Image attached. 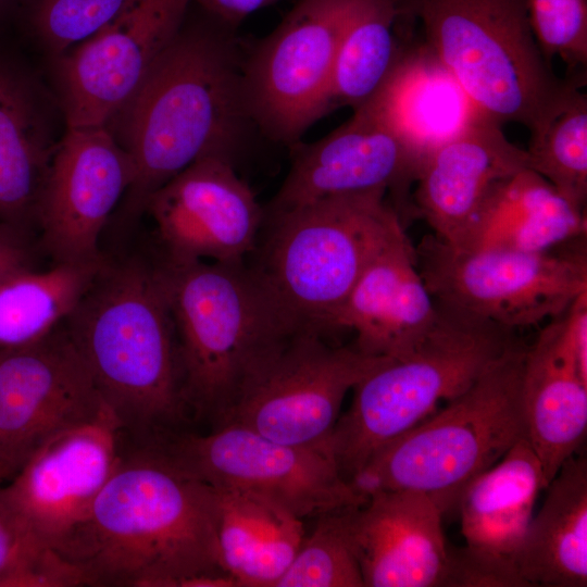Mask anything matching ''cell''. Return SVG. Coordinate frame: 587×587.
<instances>
[{
  "label": "cell",
  "mask_w": 587,
  "mask_h": 587,
  "mask_svg": "<svg viewBox=\"0 0 587 587\" xmlns=\"http://www.w3.org/2000/svg\"><path fill=\"white\" fill-rule=\"evenodd\" d=\"M536 41L550 62L560 58L575 74L587 65V0H526Z\"/></svg>",
  "instance_id": "e575fe53"
},
{
  "label": "cell",
  "mask_w": 587,
  "mask_h": 587,
  "mask_svg": "<svg viewBox=\"0 0 587 587\" xmlns=\"http://www.w3.org/2000/svg\"><path fill=\"white\" fill-rule=\"evenodd\" d=\"M200 11V10H199ZM105 125L129 154L134 179L124 214L145 212L149 197L196 161L220 157L236 165L258 132L243 95L247 43L200 11Z\"/></svg>",
  "instance_id": "6da1fadb"
},
{
  "label": "cell",
  "mask_w": 587,
  "mask_h": 587,
  "mask_svg": "<svg viewBox=\"0 0 587 587\" xmlns=\"http://www.w3.org/2000/svg\"><path fill=\"white\" fill-rule=\"evenodd\" d=\"M586 230L585 210L572 205L540 175L524 168L491 191L452 247L542 252L586 236Z\"/></svg>",
  "instance_id": "cb8c5ba5"
},
{
  "label": "cell",
  "mask_w": 587,
  "mask_h": 587,
  "mask_svg": "<svg viewBox=\"0 0 587 587\" xmlns=\"http://www.w3.org/2000/svg\"><path fill=\"white\" fill-rule=\"evenodd\" d=\"M415 254L435 301L514 330L563 314L587 294L585 236L542 252L463 250L427 236Z\"/></svg>",
  "instance_id": "9c48e42d"
},
{
  "label": "cell",
  "mask_w": 587,
  "mask_h": 587,
  "mask_svg": "<svg viewBox=\"0 0 587 587\" xmlns=\"http://www.w3.org/2000/svg\"><path fill=\"white\" fill-rule=\"evenodd\" d=\"M105 261L57 263L45 272L27 268L1 283L0 348L33 344L62 324Z\"/></svg>",
  "instance_id": "f546056e"
},
{
  "label": "cell",
  "mask_w": 587,
  "mask_h": 587,
  "mask_svg": "<svg viewBox=\"0 0 587 587\" xmlns=\"http://www.w3.org/2000/svg\"><path fill=\"white\" fill-rule=\"evenodd\" d=\"M11 477V473L8 467L0 461V482L4 478Z\"/></svg>",
  "instance_id": "74e56055"
},
{
  "label": "cell",
  "mask_w": 587,
  "mask_h": 587,
  "mask_svg": "<svg viewBox=\"0 0 587 587\" xmlns=\"http://www.w3.org/2000/svg\"><path fill=\"white\" fill-rule=\"evenodd\" d=\"M353 0H298L265 37L247 43L243 95L261 136L288 148L328 114V91Z\"/></svg>",
  "instance_id": "8fae6325"
},
{
  "label": "cell",
  "mask_w": 587,
  "mask_h": 587,
  "mask_svg": "<svg viewBox=\"0 0 587 587\" xmlns=\"http://www.w3.org/2000/svg\"><path fill=\"white\" fill-rule=\"evenodd\" d=\"M290 167L264 213L320 199L384 192L403 224L415 217L411 187L425 159L376 107L367 103L323 138L289 147Z\"/></svg>",
  "instance_id": "4fadbf2b"
},
{
  "label": "cell",
  "mask_w": 587,
  "mask_h": 587,
  "mask_svg": "<svg viewBox=\"0 0 587 587\" xmlns=\"http://www.w3.org/2000/svg\"><path fill=\"white\" fill-rule=\"evenodd\" d=\"M64 325L125 440L183 430L178 341L157 263L107 259Z\"/></svg>",
  "instance_id": "3957f363"
},
{
  "label": "cell",
  "mask_w": 587,
  "mask_h": 587,
  "mask_svg": "<svg viewBox=\"0 0 587 587\" xmlns=\"http://www.w3.org/2000/svg\"><path fill=\"white\" fill-rule=\"evenodd\" d=\"M473 104L502 125L538 134L583 75L559 78L529 24L526 0H395Z\"/></svg>",
  "instance_id": "5b68a950"
},
{
  "label": "cell",
  "mask_w": 587,
  "mask_h": 587,
  "mask_svg": "<svg viewBox=\"0 0 587 587\" xmlns=\"http://www.w3.org/2000/svg\"><path fill=\"white\" fill-rule=\"evenodd\" d=\"M524 168L526 150L482 116L424 159L412 192L414 214L455 246L491 191Z\"/></svg>",
  "instance_id": "7402d4cb"
},
{
  "label": "cell",
  "mask_w": 587,
  "mask_h": 587,
  "mask_svg": "<svg viewBox=\"0 0 587 587\" xmlns=\"http://www.w3.org/2000/svg\"><path fill=\"white\" fill-rule=\"evenodd\" d=\"M127 0H29V22L57 57L108 24Z\"/></svg>",
  "instance_id": "836d02e7"
},
{
  "label": "cell",
  "mask_w": 587,
  "mask_h": 587,
  "mask_svg": "<svg viewBox=\"0 0 587 587\" xmlns=\"http://www.w3.org/2000/svg\"><path fill=\"white\" fill-rule=\"evenodd\" d=\"M164 259L230 263L255 247L264 218L251 187L227 159L207 157L178 173L148 199Z\"/></svg>",
  "instance_id": "ac0fdd59"
},
{
  "label": "cell",
  "mask_w": 587,
  "mask_h": 587,
  "mask_svg": "<svg viewBox=\"0 0 587 587\" xmlns=\"http://www.w3.org/2000/svg\"><path fill=\"white\" fill-rule=\"evenodd\" d=\"M402 232L384 192L328 197L264 213L247 264L299 327L328 336L366 266Z\"/></svg>",
  "instance_id": "8992f818"
},
{
  "label": "cell",
  "mask_w": 587,
  "mask_h": 587,
  "mask_svg": "<svg viewBox=\"0 0 587 587\" xmlns=\"http://www.w3.org/2000/svg\"><path fill=\"white\" fill-rule=\"evenodd\" d=\"M546 487L525 437L464 487L455 507L465 546L452 547L450 587H524L515 559Z\"/></svg>",
  "instance_id": "d6986e66"
},
{
  "label": "cell",
  "mask_w": 587,
  "mask_h": 587,
  "mask_svg": "<svg viewBox=\"0 0 587 587\" xmlns=\"http://www.w3.org/2000/svg\"><path fill=\"white\" fill-rule=\"evenodd\" d=\"M58 142L30 84L0 65V223L36 225Z\"/></svg>",
  "instance_id": "4316f807"
},
{
  "label": "cell",
  "mask_w": 587,
  "mask_h": 587,
  "mask_svg": "<svg viewBox=\"0 0 587 587\" xmlns=\"http://www.w3.org/2000/svg\"><path fill=\"white\" fill-rule=\"evenodd\" d=\"M352 509L319 516L276 587H364L350 530Z\"/></svg>",
  "instance_id": "1f68e13d"
},
{
  "label": "cell",
  "mask_w": 587,
  "mask_h": 587,
  "mask_svg": "<svg viewBox=\"0 0 587 587\" xmlns=\"http://www.w3.org/2000/svg\"><path fill=\"white\" fill-rule=\"evenodd\" d=\"M155 444L211 487L264 498L302 520L367 499L327 453L282 444L239 424H223L208 434L182 430Z\"/></svg>",
  "instance_id": "7c38bea8"
},
{
  "label": "cell",
  "mask_w": 587,
  "mask_h": 587,
  "mask_svg": "<svg viewBox=\"0 0 587 587\" xmlns=\"http://www.w3.org/2000/svg\"><path fill=\"white\" fill-rule=\"evenodd\" d=\"M440 503L427 494L380 490L350 512L364 587H449L452 547Z\"/></svg>",
  "instance_id": "44dd1931"
},
{
  "label": "cell",
  "mask_w": 587,
  "mask_h": 587,
  "mask_svg": "<svg viewBox=\"0 0 587 587\" xmlns=\"http://www.w3.org/2000/svg\"><path fill=\"white\" fill-rule=\"evenodd\" d=\"M369 103L425 158L485 116L423 40L408 43L391 77Z\"/></svg>",
  "instance_id": "484cf974"
},
{
  "label": "cell",
  "mask_w": 587,
  "mask_h": 587,
  "mask_svg": "<svg viewBox=\"0 0 587 587\" xmlns=\"http://www.w3.org/2000/svg\"><path fill=\"white\" fill-rule=\"evenodd\" d=\"M216 492L157 444L124 447L114 472L60 555L89 586L186 587L226 573Z\"/></svg>",
  "instance_id": "7a4b0ae2"
},
{
  "label": "cell",
  "mask_w": 587,
  "mask_h": 587,
  "mask_svg": "<svg viewBox=\"0 0 587 587\" xmlns=\"http://www.w3.org/2000/svg\"><path fill=\"white\" fill-rule=\"evenodd\" d=\"M214 490L223 570L238 587H276L305 536L302 519L248 492Z\"/></svg>",
  "instance_id": "83f0119b"
},
{
  "label": "cell",
  "mask_w": 587,
  "mask_h": 587,
  "mask_svg": "<svg viewBox=\"0 0 587 587\" xmlns=\"http://www.w3.org/2000/svg\"><path fill=\"white\" fill-rule=\"evenodd\" d=\"M88 586L83 572L42 545L0 486V587Z\"/></svg>",
  "instance_id": "d6a6232c"
},
{
  "label": "cell",
  "mask_w": 587,
  "mask_h": 587,
  "mask_svg": "<svg viewBox=\"0 0 587 587\" xmlns=\"http://www.w3.org/2000/svg\"><path fill=\"white\" fill-rule=\"evenodd\" d=\"M104 407L64 322L38 341L0 348V461L11 476L52 436Z\"/></svg>",
  "instance_id": "9a60e30c"
},
{
  "label": "cell",
  "mask_w": 587,
  "mask_h": 587,
  "mask_svg": "<svg viewBox=\"0 0 587 587\" xmlns=\"http://www.w3.org/2000/svg\"><path fill=\"white\" fill-rule=\"evenodd\" d=\"M30 248L25 230L0 223V284L14 274L30 268Z\"/></svg>",
  "instance_id": "d590c367"
},
{
  "label": "cell",
  "mask_w": 587,
  "mask_h": 587,
  "mask_svg": "<svg viewBox=\"0 0 587 587\" xmlns=\"http://www.w3.org/2000/svg\"><path fill=\"white\" fill-rule=\"evenodd\" d=\"M129 154L107 126L65 127L37 210L40 243L57 263L103 259L99 238L134 179Z\"/></svg>",
  "instance_id": "e0dca14e"
},
{
  "label": "cell",
  "mask_w": 587,
  "mask_h": 587,
  "mask_svg": "<svg viewBox=\"0 0 587 587\" xmlns=\"http://www.w3.org/2000/svg\"><path fill=\"white\" fill-rule=\"evenodd\" d=\"M527 168L579 210L587 200V96L576 89L545 127L532 135Z\"/></svg>",
  "instance_id": "4dcf8cb0"
},
{
  "label": "cell",
  "mask_w": 587,
  "mask_h": 587,
  "mask_svg": "<svg viewBox=\"0 0 587 587\" xmlns=\"http://www.w3.org/2000/svg\"><path fill=\"white\" fill-rule=\"evenodd\" d=\"M191 0H127L95 35L58 57L65 127L105 126L179 33Z\"/></svg>",
  "instance_id": "5bb4252c"
},
{
  "label": "cell",
  "mask_w": 587,
  "mask_h": 587,
  "mask_svg": "<svg viewBox=\"0 0 587 587\" xmlns=\"http://www.w3.org/2000/svg\"><path fill=\"white\" fill-rule=\"evenodd\" d=\"M326 336L302 328L287 337L247 377L220 425L239 424L275 441L329 455L347 392L390 357L369 355L353 345L335 346Z\"/></svg>",
  "instance_id": "30bf717a"
},
{
  "label": "cell",
  "mask_w": 587,
  "mask_h": 587,
  "mask_svg": "<svg viewBox=\"0 0 587 587\" xmlns=\"http://www.w3.org/2000/svg\"><path fill=\"white\" fill-rule=\"evenodd\" d=\"M515 559L524 587L587 586V460H566L545 488Z\"/></svg>",
  "instance_id": "d4e9b609"
},
{
  "label": "cell",
  "mask_w": 587,
  "mask_h": 587,
  "mask_svg": "<svg viewBox=\"0 0 587 587\" xmlns=\"http://www.w3.org/2000/svg\"><path fill=\"white\" fill-rule=\"evenodd\" d=\"M437 304L416 264L405 232L396 236L366 266L335 314L330 330H351L353 346L374 357L397 358L424 336Z\"/></svg>",
  "instance_id": "603a6c76"
},
{
  "label": "cell",
  "mask_w": 587,
  "mask_h": 587,
  "mask_svg": "<svg viewBox=\"0 0 587 587\" xmlns=\"http://www.w3.org/2000/svg\"><path fill=\"white\" fill-rule=\"evenodd\" d=\"M395 0H353L339 42L328 91V112L357 110L385 87L409 41Z\"/></svg>",
  "instance_id": "f1b7e54d"
},
{
  "label": "cell",
  "mask_w": 587,
  "mask_h": 587,
  "mask_svg": "<svg viewBox=\"0 0 587 587\" xmlns=\"http://www.w3.org/2000/svg\"><path fill=\"white\" fill-rule=\"evenodd\" d=\"M10 0H0V12L8 7Z\"/></svg>",
  "instance_id": "f35d334b"
},
{
  "label": "cell",
  "mask_w": 587,
  "mask_h": 587,
  "mask_svg": "<svg viewBox=\"0 0 587 587\" xmlns=\"http://www.w3.org/2000/svg\"><path fill=\"white\" fill-rule=\"evenodd\" d=\"M526 346L517 340L464 392L380 448L352 478L367 498L412 490L447 512L464 487L525 437L521 379Z\"/></svg>",
  "instance_id": "ba28073f"
},
{
  "label": "cell",
  "mask_w": 587,
  "mask_h": 587,
  "mask_svg": "<svg viewBox=\"0 0 587 587\" xmlns=\"http://www.w3.org/2000/svg\"><path fill=\"white\" fill-rule=\"evenodd\" d=\"M200 11L216 22L238 29L252 13L282 0H191Z\"/></svg>",
  "instance_id": "8d00e7d4"
},
{
  "label": "cell",
  "mask_w": 587,
  "mask_h": 587,
  "mask_svg": "<svg viewBox=\"0 0 587 587\" xmlns=\"http://www.w3.org/2000/svg\"><path fill=\"white\" fill-rule=\"evenodd\" d=\"M125 447L104 407L91 421L43 442L11 476L2 492L35 537L60 553L86 519Z\"/></svg>",
  "instance_id": "2e32d148"
},
{
  "label": "cell",
  "mask_w": 587,
  "mask_h": 587,
  "mask_svg": "<svg viewBox=\"0 0 587 587\" xmlns=\"http://www.w3.org/2000/svg\"><path fill=\"white\" fill-rule=\"evenodd\" d=\"M437 315L411 350L360 380L339 415L328 453L348 480L385 445L454 399L516 341L515 330L437 302Z\"/></svg>",
  "instance_id": "52a82bcc"
},
{
  "label": "cell",
  "mask_w": 587,
  "mask_h": 587,
  "mask_svg": "<svg viewBox=\"0 0 587 587\" xmlns=\"http://www.w3.org/2000/svg\"><path fill=\"white\" fill-rule=\"evenodd\" d=\"M525 438L546 484L582 448L587 430V294L526 346L521 379Z\"/></svg>",
  "instance_id": "ffe728a7"
},
{
  "label": "cell",
  "mask_w": 587,
  "mask_h": 587,
  "mask_svg": "<svg viewBox=\"0 0 587 587\" xmlns=\"http://www.w3.org/2000/svg\"><path fill=\"white\" fill-rule=\"evenodd\" d=\"M189 416L221 424L253 370L299 327L245 261L157 263Z\"/></svg>",
  "instance_id": "277c9868"
}]
</instances>
